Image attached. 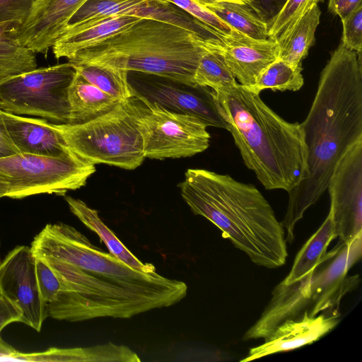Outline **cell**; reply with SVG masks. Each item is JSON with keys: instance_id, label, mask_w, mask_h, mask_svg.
<instances>
[{"instance_id": "obj_1", "label": "cell", "mask_w": 362, "mask_h": 362, "mask_svg": "<svg viewBox=\"0 0 362 362\" xmlns=\"http://www.w3.org/2000/svg\"><path fill=\"white\" fill-rule=\"evenodd\" d=\"M30 248L59 280L61 290L47 303L48 316L56 320L127 319L170 307L187 296L185 282L136 270L63 223L47 224Z\"/></svg>"}, {"instance_id": "obj_2", "label": "cell", "mask_w": 362, "mask_h": 362, "mask_svg": "<svg viewBox=\"0 0 362 362\" xmlns=\"http://www.w3.org/2000/svg\"><path fill=\"white\" fill-rule=\"evenodd\" d=\"M300 124L308 175L288 192L281 224L290 243L296 223L327 190L337 162L362 139L361 52L339 44L321 72L310 109Z\"/></svg>"}, {"instance_id": "obj_3", "label": "cell", "mask_w": 362, "mask_h": 362, "mask_svg": "<svg viewBox=\"0 0 362 362\" xmlns=\"http://www.w3.org/2000/svg\"><path fill=\"white\" fill-rule=\"evenodd\" d=\"M178 187L193 214L213 223L253 263L269 269L285 264L284 228L255 186L229 175L188 169Z\"/></svg>"}, {"instance_id": "obj_4", "label": "cell", "mask_w": 362, "mask_h": 362, "mask_svg": "<svg viewBox=\"0 0 362 362\" xmlns=\"http://www.w3.org/2000/svg\"><path fill=\"white\" fill-rule=\"evenodd\" d=\"M213 92L245 165L264 187L288 192L297 186L308 175L301 124L284 119L238 82Z\"/></svg>"}, {"instance_id": "obj_5", "label": "cell", "mask_w": 362, "mask_h": 362, "mask_svg": "<svg viewBox=\"0 0 362 362\" xmlns=\"http://www.w3.org/2000/svg\"><path fill=\"white\" fill-rule=\"evenodd\" d=\"M214 47L194 33L163 21L141 18L68 62L156 75L195 83L201 57Z\"/></svg>"}, {"instance_id": "obj_6", "label": "cell", "mask_w": 362, "mask_h": 362, "mask_svg": "<svg viewBox=\"0 0 362 362\" xmlns=\"http://www.w3.org/2000/svg\"><path fill=\"white\" fill-rule=\"evenodd\" d=\"M49 124L74 154L92 164L134 170L145 159L132 97L84 123Z\"/></svg>"}, {"instance_id": "obj_7", "label": "cell", "mask_w": 362, "mask_h": 362, "mask_svg": "<svg viewBox=\"0 0 362 362\" xmlns=\"http://www.w3.org/2000/svg\"><path fill=\"white\" fill-rule=\"evenodd\" d=\"M76 74L74 65L68 62L11 77L0 83V107L14 115L70 124L68 89Z\"/></svg>"}, {"instance_id": "obj_8", "label": "cell", "mask_w": 362, "mask_h": 362, "mask_svg": "<svg viewBox=\"0 0 362 362\" xmlns=\"http://www.w3.org/2000/svg\"><path fill=\"white\" fill-rule=\"evenodd\" d=\"M95 172L94 164L74 153L59 157L22 153L0 158V177L11 199L38 194L64 196L84 186Z\"/></svg>"}, {"instance_id": "obj_9", "label": "cell", "mask_w": 362, "mask_h": 362, "mask_svg": "<svg viewBox=\"0 0 362 362\" xmlns=\"http://www.w3.org/2000/svg\"><path fill=\"white\" fill-rule=\"evenodd\" d=\"M132 98L145 158L189 157L209 146L211 136L207 126L197 117Z\"/></svg>"}, {"instance_id": "obj_10", "label": "cell", "mask_w": 362, "mask_h": 362, "mask_svg": "<svg viewBox=\"0 0 362 362\" xmlns=\"http://www.w3.org/2000/svg\"><path fill=\"white\" fill-rule=\"evenodd\" d=\"M127 81L132 97L146 103L199 119L207 127L226 129L213 90L196 83L129 71Z\"/></svg>"}, {"instance_id": "obj_11", "label": "cell", "mask_w": 362, "mask_h": 362, "mask_svg": "<svg viewBox=\"0 0 362 362\" xmlns=\"http://www.w3.org/2000/svg\"><path fill=\"white\" fill-rule=\"evenodd\" d=\"M327 189L337 238L348 243L362 231V139L337 162Z\"/></svg>"}, {"instance_id": "obj_12", "label": "cell", "mask_w": 362, "mask_h": 362, "mask_svg": "<svg viewBox=\"0 0 362 362\" xmlns=\"http://www.w3.org/2000/svg\"><path fill=\"white\" fill-rule=\"evenodd\" d=\"M35 265L30 247L21 245L10 251L0 264V295L21 313V322L40 332L48 313L39 290Z\"/></svg>"}, {"instance_id": "obj_13", "label": "cell", "mask_w": 362, "mask_h": 362, "mask_svg": "<svg viewBox=\"0 0 362 362\" xmlns=\"http://www.w3.org/2000/svg\"><path fill=\"white\" fill-rule=\"evenodd\" d=\"M362 231L351 242L339 243L326 252L313 271L311 283L312 303L319 310L338 308L342 298L359 284L358 275L348 276L349 270L361 259Z\"/></svg>"}, {"instance_id": "obj_14", "label": "cell", "mask_w": 362, "mask_h": 362, "mask_svg": "<svg viewBox=\"0 0 362 362\" xmlns=\"http://www.w3.org/2000/svg\"><path fill=\"white\" fill-rule=\"evenodd\" d=\"M86 1H37L19 28V42L35 53H46L62 35L70 18Z\"/></svg>"}, {"instance_id": "obj_15", "label": "cell", "mask_w": 362, "mask_h": 362, "mask_svg": "<svg viewBox=\"0 0 362 362\" xmlns=\"http://www.w3.org/2000/svg\"><path fill=\"white\" fill-rule=\"evenodd\" d=\"M339 314L311 316L305 310L302 317L289 319L279 325L261 345L251 348L243 362L275 353L291 351L318 340L339 323Z\"/></svg>"}, {"instance_id": "obj_16", "label": "cell", "mask_w": 362, "mask_h": 362, "mask_svg": "<svg viewBox=\"0 0 362 362\" xmlns=\"http://www.w3.org/2000/svg\"><path fill=\"white\" fill-rule=\"evenodd\" d=\"M217 52L238 83L247 88L278 59L279 51L276 40H257L244 35L226 37Z\"/></svg>"}, {"instance_id": "obj_17", "label": "cell", "mask_w": 362, "mask_h": 362, "mask_svg": "<svg viewBox=\"0 0 362 362\" xmlns=\"http://www.w3.org/2000/svg\"><path fill=\"white\" fill-rule=\"evenodd\" d=\"M313 272L300 280L282 281L272 291V298L258 320L245 332L243 339L266 338L279 325L296 317L312 303L310 283Z\"/></svg>"}, {"instance_id": "obj_18", "label": "cell", "mask_w": 362, "mask_h": 362, "mask_svg": "<svg viewBox=\"0 0 362 362\" xmlns=\"http://www.w3.org/2000/svg\"><path fill=\"white\" fill-rule=\"evenodd\" d=\"M8 133L21 153L59 157L72 153L49 122L2 110Z\"/></svg>"}, {"instance_id": "obj_19", "label": "cell", "mask_w": 362, "mask_h": 362, "mask_svg": "<svg viewBox=\"0 0 362 362\" xmlns=\"http://www.w3.org/2000/svg\"><path fill=\"white\" fill-rule=\"evenodd\" d=\"M141 18L120 15L98 18L65 31L52 46L57 59H71L77 52L95 45L134 24Z\"/></svg>"}, {"instance_id": "obj_20", "label": "cell", "mask_w": 362, "mask_h": 362, "mask_svg": "<svg viewBox=\"0 0 362 362\" xmlns=\"http://www.w3.org/2000/svg\"><path fill=\"white\" fill-rule=\"evenodd\" d=\"M127 15L148 18L181 28L199 36L214 47L221 46L226 37L170 2L146 0Z\"/></svg>"}, {"instance_id": "obj_21", "label": "cell", "mask_w": 362, "mask_h": 362, "mask_svg": "<svg viewBox=\"0 0 362 362\" xmlns=\"http://www.w3.org/2000/svg\"><path fill=\"white\" fill-rule=\"evenodd\" d=\"M64 199L72 214L88 228L99 236L112 255L139 272L150 273L156 271L153 264L142 262L124 245L115 234L103 222L97 210L89 207L81 199L69 196H66Z\"/></svg>"}, {"instance_id": "obj_22", "label": "cell", "mask_w": 362, "mask_h": 362, "mask_svg": "<svg viewBox=\"0 0 362 362\" xmlns=\"http://www.w3.org/2000/svg\"><path fill=\"white\" fill-rule=\"evenodd\" d=\"M70 124H81L110 112L121 101L107 95L77 73L68 89Z\"/></svg>"}, {"instance_id": "obj_23", "label": "cell", "mask_w": 362, "mask_h": 362, "mask_svg": "<svg viewBox=\"0 0 362 362\" xmlns=\"http://www.w3.org/2000/svg\"><path fill=\"white\" fill-rule=\"evenodd\" d=\"M320 15L317 4H313L291 28L277 37L278 59L294 66H302V61L315 43V33Z\"/></svg>"}, {"instance_id": "obj_24", "label": "cell", "mask_w": 362, "mask_h": 362, "mask_svg": "<svg viewBox=\"0 0 362 362\" xmlns=\"http://www.w3.org/2000/svg\"><path fill=\"white\" fill-rule=\"evenodd\" d=\"M336 238L332 214L329 211L318 230L298 252L289 274L282 282L288 284L298 281L313 272L327 252L329 243Z\"/></svg>"}, {"instance_id": "obj_25", "label": "cell", "mask_w": 362, "mask_h": 362, "mask_svg": "<svg viewBox=\"0 0 362 362\" xmlns=\"http://www.w3.org/2000/svg\"><path fill=\"white\" fill-rule=\"evenodd\" d=\"M206 7L228 25L250 38L270 40L267 25L248 4L223 1Z\"/></svg>"}, {"instance_id": "obj_26", "label": "cell", "mask_w": 362, "mask_h": 362, "mask_svg": "<svg viewBox=\"0 0 362 362\" xmlns=\"http://www.w3.org/2000/svg\"><path fill=\"white\" fill-rule=\"evenodd\" d=\"M78 74L107 95L123 102L132 97L128 72L90 64H73Z\"/></svg>"}, {"instance_id": "obj_27", "label": "cell", "mask_w": 362, "mask_h": 362, "mask_svg": "<svg viewBox=\"0 0 362 362\" xmlns=\"http://www.w3.org/2000/svg\"><path fill=\"white\" fill-rule=\"evenodd\" d=\"M302 70V66H294L277 59L259 75L253 85L245 88L259 95L265 89L296 91L304 83Z\"/></svg>"}, {"instance_id": "obj_28", "label": "cell", "mask_w": 362, "mask_h": 362, "mask_svg": "<svg viewBox=\"0 0 362 362\" xmlns=\"http://www.w3.org/2000/svg\"><path fill=\"white\" fill-rule=\"evenodd\" d=\"M194 81L214 91L226 90L238 82L217 51H207L201 57Z\"/></svg>"}, {"instance_id": "obj_29", "label": "cell", "mask_w": 362, "mask_h": 362, "mask_svg": "<svg viewBox=\"0 0 362 362\" xmlns=\"http://www.w3.org/2000/svg\"><path fill=\"white\" fill-rule=\"evenodd\" d=\"M37 69L35 53L18 39L0 40V83Z\"/></svg>"}, {"instance_id": "obj_30", "label": "cell", "mask_w": 362, "mask_h": 362, "mask_svg": "<svg viewBox=\"0 0 362 362\" xmlns=\"http://www.w3.org/2000/svg\"><path fill=\"white\" fill-rule=\"evenodd\" d=\"M146 0H86L69 20L65 31L98 18L127 15Z\"/></svg>"}, {"instance_id": "obj_31", "label": "cell", "mask_w": 362, "mask_h": 362, "mask_svg": "<svg viewBox=\"0 0 362 362\" xmlns=\"http://www.w3.org/2000/svg\"><path fill=\"white\" fill-rule=\"evenodd\" d=\"M170 2L189 13L202 23L207 25L222 35L230 37H240L245 35L233 28L220 19L206 6L193 0H159Z\"/></svg>"}, {"instance_id": "obj_32", "label": "cell", "mask_w": 362, "mask_h": 362, "mask_svg": "<svg viewBox=\"0 0 362 362\" xmlns=\"http://www.w3.org/2000/svg\"><path fill=\"white\" fill-rule=\"evenodd\" d=\"M0 361L70 362L69 348L21 353L0 339Z\"/></svg>"}, {"instance_id": "obj_33", "label": "cell", "mask_w": 362, "mask_h": 362, "mask_svg": "<svg viewBox=\"0 0 362 362\" xmlns=\"http://www.w3.org/2000/svg\"><path fill=\"white\" fill-rule=\"evenodd\" d=\"M322 1L287 0L268 30L269 39L276 40L277 37L291 28L310 7Z\"/></svg>"}, {"instance_id": "obj_34", "label": "cell", "mask_w": 362, "mask_h": 362, "mask_svg": "<svg viewBox=\"0 0 362 362\" xmlns=\"http://www.w3.org/2000/svg\"><path fill=\"white\" fill-rule=\"evenodd\" d=\"M343 35L341 43L356 52H362V1L341 19Z\"/></svg>"}, {"instance_id": "obj_35", "label": "cell", "mask_w": 362, "mask_h": 362, "mask_svg": "<svg viewBox=\"0 0 362 362\" xmlns=\"http://www.w3.org/2000/svg\"><path fill=\"white\" fill-rule=\"evenodd\" d=\"M36 276L40 295L43 300L47 304L52 302L61 290L59 279L41 258L36 257Z\"/></svg>"}, {"instance_id": "obj_36", "label": "cell", "mask_w": 362, "mask_h": 362, "mask_svg": "<svg viewBox=\"0 0 362 362\" xmlns=\"http://www.w3.org/2000/svg\"><path fill=\"white\" fill-rule=\"evenodd\" d=\"M37 0H0V23H18L26 20Z\"/></svg>"}, {"instance_id": "obj_37", "label": "cell", "mask_w": 362, "mask_h": 362, "mask_svg": "<svg viewBox=\"0 0 362 362\" xmlns=\"http://www.w3.org/2000/svg\"><path fill=\"white\" fill-rule=\"evenodd\" d=\"M287 0H250L248 5L267 25L268 30Z\"/></svg>"}, {"instance_id": "obj_38", "label": "cell", "mask_w": 362, "mask_h": 362, "mask_svg": "<svg viewBox=\"0 0 362 362\" xmlns=\"http://www.w3.org/2000/svg\"><path fill=\"white\" fill-rule=\"evenodd\" d=\"M21 315L18 310L0 295V334L6 325L15 322H21Z\"/></svg>"}, {"instance_id": "obj_39", "label": "cell", "mask_w": 362, "mask_h": 362, "mask_svg": "<svg viewBox=\"0 0 362 362\" xmlns=\"http://www.w3.org/2000/svg\"><path fill=\"white\" fill-rule=\"evenodd\" d=\"M1 112L0 107V158L21 153L8 133Z\"/></svg>"}, {"instance_id": "obj_40", "label": "cell", "mask_w": 362, "mask_h": 362, "mask_svg": "<svg viewBox=\"0 0 362 362\" xmlns=\"http://www.w3.org/2000/svg\"><path fill=\"white\" fill-rule=\"evenodd\" d=\"M362 0H329V11L340 17L346 18Z\"/></svg>"}, {"instance_id": "obj_41", "label": "cell", "mask_w": 362, "mask_h": 362, "mask_svg": "<svg viewBox=\"0 0 362 362\" xmlns=\"http://www.w3.org/2000/svg\"><path fill=\"white\" fill-rule=\"evenodd\" d=\"M20 26L18 23H0V40L18 39Z\"/></svg>"}, {"instance_id": "obj_42", "label": "cell", "mask_w": 362, "mask_h": 362, "mask_svg": "<svg viewBox=\"0 0 362 362\" xmlns=\"http://www.w3.org/2000/svg\"><path fill=\"white\" fill-rule=\"evenodd\" d=\"M193 1H196L197 3H198L202 6H206L211 5V4H214L215 3H217L219 1H223L239 2L236 0H193ZM239 3H240V2H239Z\"/></svg>"}, {"instance_id": "obj_43", "label": "cell", "mask_w": 362, "mask_h": 362, "mask_svg": "<svg viewBox=\"0 0 362 362\" xmlns=\"http://www.w3.org/2000/svg\"><path fill=\"white\" fill-rule=\"evenodd\" d=\"M8 187L6 183L0 177V198L6 197Z\"/></svg>"}, {"instance_id": "obj_44", "label": "cell", "mask_w": 362, "mask_h": 362, "mask_svg": "<svg viewBox=\"0 0 362 362\" xmlns=\"http://www.w3.org/2000/svg\"><path fill=\"white\" fill-rule=\"evenodd\" d=\"M240 3H247V4H249L250 0H236Z\"/></svg>"}, {"instance_id": "obj_45", "label": "cell", "mask_w": 362, "mask_h": 362, "mask_svg": "<svg viewBox=\"0 0 362 362\" xmlns=\"http://www.w3.org/2000/svg\"><path fill=\"white\" fill-rule=\"evenodd\" d=\"M42 1V0H37V1Z\"/></svg>"}, {"instance_id": "obj_46", "label": "cell", "mask_w": 362, "mask_h": 362, "mask_svg": "<svg viewBox=\"0 0 362 362\" xmlns=\"http://www.w3.org/2000/svg\"><path fill=\"white\" fill-rule=\"evenodd\" d=\"M0 245H1V243H0ZM1 259H0V264H1Z\"/></svg>"}]
</instances>
